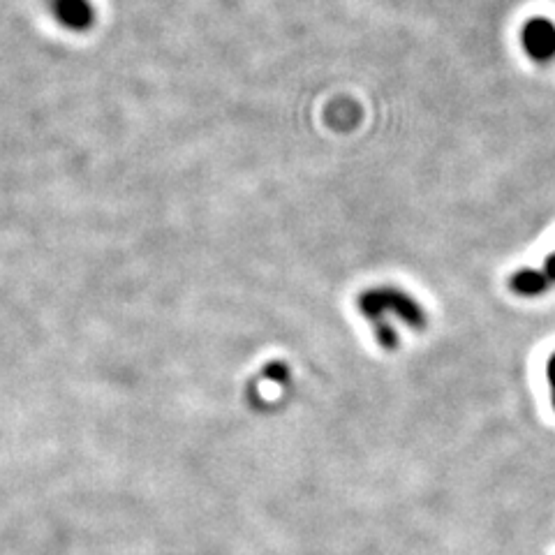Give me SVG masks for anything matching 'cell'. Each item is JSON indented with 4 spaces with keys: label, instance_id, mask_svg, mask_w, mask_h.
I'll return each mask as SVG.
<instances>
[{
    "label": "cell",
    "instance_id": "obj_1",
    "mask_svg": "<svg viewBox=\"0 0 555 555\" xmlns=\"http://www.w3.org/2000/svg\"><path fill=\"white\" fill-rule=\"evenodd\" d=\"M357 306L368 322L382 320L391 313L417 331L428 327V315L424 313V308L398 287H375V290L361 292Z\"/></svg>",
    "mask_w": 555,
    "mask_h": 555
},
{
    "label": "cell",
    "instance_id": "obj_2",
    "mask_svg": "<svg viewBox=\"0 0 555 555\" xmlns=\"http://www.w3.org/2000/svg\"><path fill=\"white\" fill-rule=\"evenodd\" d=\"M523 49L537 63L555 61V24L546 17H532L521 31Z\"/></svg>",
    "mask_w": 555,
    "mask_h": 555
},
{
    "label": "cell",
    "instance_id": "obj_3",
    "mask_svg": "<svg viewBox=\"0 0 555 555\" xmlns=\"http://www.w3.org/2000/svg\"><path fill=\"white\" fill-rule=\"evenodd\" d=\"M49 7L58 24L74 33L88 31L95 21L91 0H49Z\"/></svg>",
    "mask_w": 555,
    "mask_h": 555
},
{
    "label": "cell",
    "instance_id": "obj_4",
    "mask_svg": "<svg viewBox=\"0 0 555 555\" xmlns=\"http://www.w3.org/2000/svg\"><path fill=\"white\" fill-rule=\"evenodd\" d=\"M373 327H375L377 343H380L384 350H389V352L396 350V347H398V333L394 331V327H391L387 317H382V320H375Z\"/></svg>",
    "mask_w": 555,
    "mask_h": 555
},
{
    "label": "cell",
    "instance_id": "obj_5",
    "mask_svg": "<svg viewBox=\"0 0 555 555\" xmlns=\"http://www.w3.org/2000/svg\"><path fill=\"white\" fill-rule=\"evenodd\" d=\"M539 276H542L546 287H553L555 285V253H551L549 257H546L544 269L539 271Z\"/></svg>",
    "mask_w": 555,
    "mask_h": 555
},
{
    "label": "cell",
    "instance_id": "obj_6",
    "mask_svg": "<svg viewBox=\"0 0 555 555\" xmlns=\"http://www.w3.org/2000/svg\"><path fill=\"white\" fill-rule=\"evenodd\" d=\"M266 377H271V380H280V382H285L287 377H290V373H287V366L285 364H271L269 368H266Z\"/></svg>",
    "mask_w": 555,
    "mask_h": 555
},
{
    "label": "cell",
    "instance_id": "obj_7",
    "mask_svg": "<svg viewBox=\"0 0 555 555\" xmlns=\"http://www.w3.org/2000/svg\"><path fill=\"white\" fill-rule=\"evenodd\" d=\"M546 375H549V384H551V401H553V410H555V352L551 354L549 366H546Z\"/></svg>",
    "mask_w": 555,
    "mask_h": 555
}]
</instances>
